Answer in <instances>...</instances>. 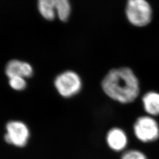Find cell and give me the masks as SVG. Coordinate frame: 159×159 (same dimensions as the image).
Masks as SVG:
<instances>
[{"label":"cell","instance_id":"obj_2","mask_svg":"<svg viewBox=\"0 0 159 159\" xmlns=\"http://www.w3.org/2000/svg\"><path fill=\"white\" fill-rule=\"evenodd\" d=\"M54 87L60 96L70 98L77 95L83 88L79 74L73 70H66L58 74L54 81Z\"/></svg>","mask_w":159,"mask_h":159},{"label":"cell","instance_id":"obj_8","mask_svg":"<svg viewBox=\"0 0 159 159\" xmlns=\"http://www.w3.org/2000/svg\"><path fill=\"white\" fill-rule=\"evenodd\" d=\"M6 73L9 79L14 77L29 78L33 74V68L29 63L14 60L7 64Z\"/></svg>","mask_w":159,"mask_h":159},{"label":"cell","instance_id":"obj_5","mask_svg":"<svg viewBox=\"0 0 159 159\" xmlns=\"http://www.w3.org/2000/svg\"><path fill=\"white\" fill-rule=\"evenodd\" d=\"M133 131L138 140L144 143L153 142L159 137V127L150 116H142L136 120Z\"/></svg>","mask_w":159,"mask_h":159},{"label":"cell","instance_id":"obj_6","mask_svg":"<svg viewBox=\"0 0 159 159\" xmlns=\"http://www.w3.org/2000/svg\"><path fill=\"white\" fill-rule=\"evenodd\" d=\"M7 133L4 139L6 142L18 148L24 147L30 138L29 128L24 123L13 121L7 125Z\"/></svg>","mask_w":159,"mask_h":159},{"label":"cell","instance_id":"obj_1","mask_svg":"<svg viewBox=\"0 0 159 159\" xmlns=\"http://www.w3.org/2000/svg\"><path fill=\"white\" fill-rule=\"evenodd\" d=\"M102 89L111 100L126 104L136 100L140 93V83L130 68L121 67L108 71L102 80Z\"/></svg>","mask_w":159,"mask_h":159},{"label":"cell","instance_id":"obj_7","mask_svg":"<svg viewBox=\"0 0 159 159\" xmlns=\"http://www.w3.org/2000/svg\"><path fill=\"white\" fill-rule=\"evenodd\" d=\"M106 142L111 149L116 152H120L126 148L128 144V137L122 129L113 127L107 132Z\"/></svg>","mask_w":159,"mask_h":159},{"label":"cell","instance_id":"obj_9","mask_svg":"<svg viewBox=\"0 0 159 159\" xmlns=\"http://www.w3.org/2000/svg\"><path fill=\"white\" fill-rule=\"evenodd\" d=\"M143 105L146 112L150 116L159 114V93L148 92L142 98Z\"/></svg>","mask_w":159,"mask_h":159},{"label":"cell","instance_id":"obj_4","mask_svg":"<svg viewBox=\"0 0 159 159\" xmlns=\"http://www.w3.org/2000/svg\"><path fill=\"white\" fill-rule=\"evenodd\" d=\"M38 7L41 16L47 20H52L57 12L59 18L66 21L70 14L68 0H39Z\"/></svg>","mask_w":159,"mask_h":159},{"label":"cell","instance_id":"obj_10","mask_svg":"<svg viewBox=\"0 0 159 159\" xmlns=\"http://www.w3.org/2000/svg\"><path fill=\"white\" fill-rule=\"evenodd\" d=\"M10 85L12 88L16 90L20 91L25 89L27 83L25 78L22 77H14L10 79Z\"/></svg>","mask_w":159,"mask_h":159},{"label":"cell","instance_id":"obj_11","mask_svg":"<svg viewBox=\"0 0 159 159\" xmlns=\"http://www.w3.org/2000/svg\"><path fill=\"white\" fill-rule=\"evenodd\" d=\"M121 159H147V157L139 150H131L125 152L123 154Z\"/></svg>","mask_w":159,"mask_h":159},{"label":"cell","instance_id":"obj_3","mask_svg":"<svg viewBox=\"0 0 159 159\" xmlns=\"http://www.w3.org/2000/svg\"><path fill=\"white\" fill-rule=\"evenodd\" d=\"M125 11L129 21L135 26H145L151 21V7L146 0H129Z\"/></svg>","mask_w":159,"mask_h":159}]
</instances>
